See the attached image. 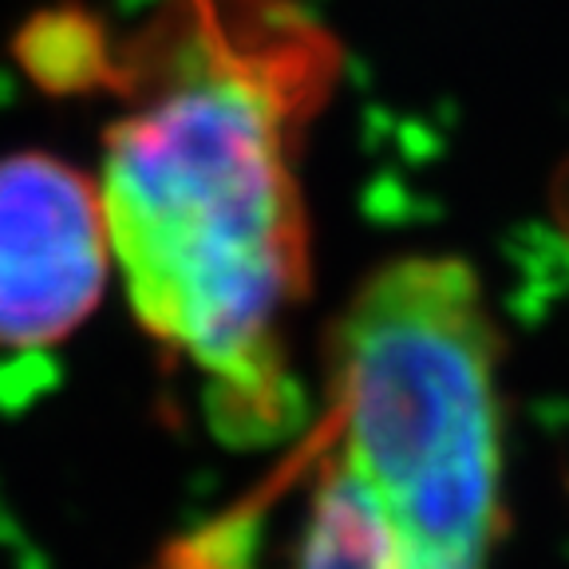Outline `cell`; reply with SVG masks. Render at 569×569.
I'll return each mask as SVG.
<instances>
[{
    "mask_svg": "<svg viewBox=\"0 0 569 569\" xmlns=\"http://www.w3.org/2000/svg\"><path fill=\"white\" fill-rule=\"evenodd\" d=\"M261 515V502H241L226 518H213L170 542L151 569H258Z\"/></svg>",
    "mask_w": 569,
    "mask_h": 569,
    "instance_id": "obj_5",
    "label": "cell"
},
{
    "mask_svg": "<svg viewBox=\"0 0 569 569\" xmlns=\"http://www.w3.org/2000/svg\"><path fill=\"white\" fill-rule=\"evenodd\" d=\"M293 569H427L348 462L329 467L312 498Z\"/></svg>",
    "mask_w": 569,
    "mask_h": 569,
    "instance_id": "obj_4",
    "label": "cell"
},
{
    "mask_svg": "<svg viewBox=\"0 0 569 569\" xmlns=\"http://www.w3.org/2000/svg\"><path fill=\"white\" fill-rule=\"evenodd\" d=\"M553 210H558V222H561V230H566V238H569V167L561 170L558 190H553Z\"/></svg>",
    "mask_w": 569,
    "mask_h": 569,
    "instance_id": "obj_7",
    "label": "cell"
},
{
    "mask_svg": "<svg viewBox=\"0 0 569 569\" xmlns=\"http://www.w3.org/2000/svg\"><path fill=\"white\" fill-rule=\"evenodd\" d=\"M28 71L36 80H52L63 88H80L91 76L99 80V68H103V48H99V36L91 24H76L68 12H56L32 24L28 36Z\"/></svg>",
    "mask_w": 569,
    "mask_h": 569,
    "instance_id": "obj_6",
    "label": "cell"
},
{
    "mask_svg": "<svg viewBox=\"0 0 569 569\" xmlns=\"http://www.w3.org/2000/svg\"><path fill=\"white\" fill-rule=\"evenodd\" d=\"M340 44L293 0H170L123 60L103 142L111 253L134 317L210 380L230 443L301 419L281 320L309 289L297 142Z\"/></svg>",
    "mask_w": 569,
    "mask_h": 569,
    "instance_id": "obj_1",
    "label": "cell"
},
{
    "mask_svg": "<svg viewBox=\"0 0 569 569\" xmlns=\"http://www.w3.org/2000/svg\"><path fill=\"white\" fill-rule=\"evenodd\" d=\"M498 332L455 258L376 269L332 332L345 462L427 569H482L507 530Z\"/></svg>",
    "mask_w": 569,
    "mask_h": 569,
    "instance_id": "obj_2",
    "label": "cell"
},
{
    "mask_svg": "<svg viewBox=\"0 0 569 569\" xmlns=\"http://www.w3.org/2000/svg\"><path fill=\"white\" fill-rule=\"evenodd\" d=\"M116 266L99 178L44 151L0 159V352L63 345Z\"/></svg>",
    "mask_w": 569,
    "mask_h": 569,
    "instance_id": "obj_3",
    "label": "cell"
}]
</instances>
